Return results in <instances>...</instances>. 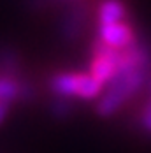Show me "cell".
Segmentation results:
<instances>
[{"instance_id": "277c9868", "label": "cell", "mask_w": 151, "mask_h": 153, "mask_svg": "<svg viewBox=\"0 0 151 153\" xmlns=\"http://www.w3.org/2000/svg\"><path fill=\"white\" fill-rule=\"evenodd\" d=\"M97 39L109 48L114 49H130L135 46V32L134 27L127 21H120V23H111V25H98V33Z\"/></svg>"}, {"instance_id": "5b68a950", "label": "cell", "mask_w": 151, "mask_h": 153, "mask_svg": "<svg viewBox=\"0 0 151 153\" xmlns=\"http://www.w3.org/2000/svg\"><path fill=\"white\" fill-rule=\"evenodd\" d=\"M30 93L32 90L27 83L18 81L11 74H0V102L11 104L19 99H27Z\"/></svg>"}, {"instance_id": "52a82bcc", "label": "cell", "mask_w": 151, "mask_h": 153, "mask_svg": "<svg viewBox=\"0 0 151 153\" xmlns=\"http://www.w3.org/2000/svg\"><path fill=\"white\" fill-rule=\"evenodd\" d=\"M139 125L144 132L151 134V79L148 83V99L139 111Z\"/></svg>"}, {"instance_id": "8992f818", "label": "cell", "mask_w": 151, "mask_h": 153, "mask_svg": "<svg viewBox=\"0 0 151 153\" xmlns=\"http://www.w3.org/2000/svg\"><path fill=\"white\" fill-rule=\"evenodd\" d=\"M98 25H111V23H120L127 18V7L120 0H104L98 9H97Z\"/></svg>"}, {"instance_id": "3957f363", "label": "cell", "mask_w": 151, "mask_h": 153, "mask_svg": "<svg viewBox=\"0 0 151 153\" xmlns=\"http://www.w3.org/2000/svg\"><path fill=\"white\" fill-rule=\"evenodd\" d=\"M121 56H123V51L106 46L97 39L93 42V56H91L88 72L107 86L120 71Z\"/></svg>"}, {"instance_id": "7a4b0ae2", "label": "cell", "mask_w": 151, "mask_h": 153, "mask_svg": "<svg viewBox=\"0 0 151 153\" xmlns=\"http://www.w3.org/2000/svg\"><path fill=\"white\" fill-rule=\"evenodd\" d=\"M49 88L61 99L77 97L83 100L100 99L104 95L106 85L100 83L90 72H58L51 77Z\"/></svg>"}, {"instance_id": "ba28073f", "label": "cell", "mask_w": 151, "mask_h": 153, "mask_svg": "<svg viewBox=\"0 0 151 153\" xmlns=\"http://www.w3.org/2000/svg\"><path fill=\"white\" fill-rule=\"evenodd\" d=\"M7 113H9V104H5V102H0V123L7 118Z\"/></svg>"}, {"instance_id": "6da1fadb", "label": "cell", "mask_w": 151, "mask_h": 153, "mask_svg": "<svg viewBox=\"0 0 151 153\" xmlns=\"http://www.w3.org/2000/svg\"><path fill=\"white\" fill-rule=\"evenodd\" d=\"M150 56L148 51L139 44L123 51L121 65L116 77L109 83L97 104V113L100 116H111L120 109L134 93H137L148 77Z\"/></svg>"}]
</instances>
